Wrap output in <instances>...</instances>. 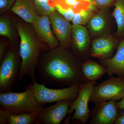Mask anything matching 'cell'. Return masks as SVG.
I'll list each match as a JSON object with an SVG mask.
<instances>
[{"label":"cell","mask_w":124,"mask_h":124,"mask_svg":"<svg viewBox=\"0 0 124 124\" xmlns=\"http://www.w3.org/2000/svg\"><path fill=\"white\" fill-rule=\"evenodd\" d=\"M82 63L69 49L59 45L41 56L36 73L45 85L59 87L81 85L89 81L82 72Z\"/></svg>","instance_id":"1"},{"label":"cell","mask_w":124,"mask_h":124,"mask_svg":"<svg viewBox=\"0 0 124 124\" xmlns=\"http://www.w3.org/2000/svg\"><path fill=\"white\" fill-rule=\"evenodd\" d=\"M18 35L20 38L19 52L22 59V66L18 81L25 76L31 81H36V69L40 58L50 50L48 45L42 43L38 38L32 24L21 18L16 20Z\"/></svg>","instance_id":"2"},{"label":"cell","mask_w":124,"mask_h":124,"mask_svg":"<svg viewBox=\"0 0 124 124\" xmlns=\"http://www.w3.org/2000/svg\"><path fill=\"white\" fill-rule=\"evenodd\" d=\"M0 108L10 114L28 112L39 114L45 108L44 104L37 101L33 92L27 85L23 92L0 93Z\"/></svg>","instance_id":"3"},{"label":"cell","mask_w":124,"mask_h":124,"mask_svg":"<svg viewBox=\"0 0 124 124\" xmlns=\"http://www.w3.org/2000/svg\"><path fill=\"white\" fill-rule=\"evenodd\" d=\"M0 62V93L11 92L17 84L22 68L19 47L10 44Z\"/></svg>","instance_id":"4"},{"label":"cell","mask_w":124,"mask_h":124,"mask_svg":"<svg viewBox=\"0 0 124 124\" xmlns=\"http://www.w3.org/2000/svg\"><path fill=\"white\" fill-rule=\"evenodd\" d=\"M27 85L33 92L37 101L43 104L62 100H75L80 89L79 85H71L62 89H50L45 85L39 84L37 81H31Z\"/></svg>","instance_id":"5"},{"label":"cell","mask_w":124,"mask_h":124,"mask_svg":"<svg viewBox=\"0 0 124 124\" xmlns=\"http://www.w3.org/2000/svg\"><path fill=\"white\" fill-rule=\"evenodd\" d=\"M124 97V79L112 76L94 86L90 102L95 104L110 100L117 101Z\"/></svg>","instance_id":"6"},{"label":"cell","mask_w":124,"mask_h":124,"mask_svg":"<svg viewBox=\"0 0 124 124\" xmlns=\"http://www.w3.org/2000/svg\"><path fill=\"white\" fill-rule=\"evenodd\" d=\"M96 84V81H89L80 85L79 93L77 98L71 104L70 113L64 124H70L71 115L73 110H75V113L72 117V120L76 121L83 124L88 121L91 111L88 108V103L93 88Z\"/></svg>","instance_id":"7"},{"label":"cell","mask_w":124,"mask_h":124,"mask_svg":"<svg viewBox=\"0 0 124 124\" xmlns=\"http://www.w3.org/2000/svg\"><path fill=\"white\" fill-rule=\"evenodd\" d=\"M95 104L90 111L89 124H115L120 110L117 102L110 100Z\"/></svg>","instance_id":"8"},{"label":"cell","mask_w":124,"mask_h":124,"mask_svg":"<svg viewBox=\"0 0 124 124\" xmlns=\"http://www.w3.org/2000/svg\"><path fill=\"white\" fill-rule=\"evenodd\" d=\"M74 100H65L56 102L54 105L45 108L38 115L35 124H60L70 111Z\"/></svg>","instance_id":"9"},{"label":"cell","mask_w":124,"mask_h":124,"mask_svg":"<svg viewBox=\"0 0 124 124\" xmlns=\"http://www.w3.org/2000/svg\"><path fill=\"white\" fill-rule=\"evenodd\" d=\"M52 30L60 45L70 49L71 44L72 25L56 10L53 11L49 16Z\"/></svg>","instance_id":"10"},{"label":"cell","mask_w":124,"mask_h":124,"mask_svg":"<svg viewBox=\"0 0 124 124\" xmlns=\"http://www.w3.org/2000/svg\"><path fill=\"white\" fill-rule=\"evenodd\" d=\"M89 43V35L86 28L83 25H72L71 52L78 60L88 52Z\"/></svg>","instance_id":"11"},{"label":"cell","mask_w":124,"mask_h":124,"mask_svg":"<svg viewBox=\"0 0 124 124\" xmlns=\"http://www.w3.org/2000/svg\"><path fill=\"white\" fill-rule=\"evenodd\" d=\"M32 25L38 38L42 43L48 45L50 49L55 48L60 45L59 41L51 29L49 16H40Z\"/></svg>","instance_id":"12"},{"label":"cell","mask_w":124,"mask_h":124,"mask_svg":"<svg viewBox=\"0 0 124 124\" xmlns=\"http://www.w3.org/2000/svg\"><path fill=\"white\" fill-rule=\"evenodd\" d=\"M118 45L117 41L109 36L97 38L91 43V56L100 59L112 57Z\"/></svg>","instance_id":"13"},{"label":"cell","mask_w":124,"mask_h":124,"mask_svg":"<svg viewBox=\"0 0 124 124\" xmlns=\"http://www.w3.org/2000/svg\"><path fill=\"white\" fill-rule=\"evenodd\" d=\"M99 63L105 68L108 76L115 74L124 79V38L118 44L115 54L109 58L100 59Z\"/></svg>","instance_id":"14"},{"label":"cell","mask_w":124,"mask_h":124,"mask_svg":"<svg viewBox=\"0 0 124 124\" xmlns=\"http://www.w3.org/2000/svg\"><path fill=\"white\" fill-rule=\"evenodd\" d=\"M10 10L27 23L32 24L39 17L33 0H16Z\"/></svg>","instance_id":"15"},{"label":"cell","mask_w":124,"mask_h":124,"mask_svg":"<svg viewBox=\"0 0 124 124\" xmlns=\"http://www.w3.org/2000/svg\"><path fill=\"white\" fill-rule=\"evenodd\" d=\"M107 9L100 10L94 14L87 23V28L92 36L99 35L106 28L108 23Z\"/></svg>","instance_id":"16"},{"label":"cell","mask_w":124,"mask_h":124,"mask_svg":"<svg viewBox=\"0 0 124 124\" xmlns=\"http://www.w3.org/2000/svg\"><path fill=\"white\" fill-rule=\"evenodd\" d=\"M17 32V22H15L13 18L9 16H1L0 17V35L7 37L11 44L18 46L16 40Z\"/></svg>","instance_id":"17"},{"label":"cell","mask_w":124,"mask_h":124,"mask_svg":"<svg viewBox=\"0 0 124 124\" xmlns=\"http://www.w3.org/2000/svg\"><path fill=\"white\" fill-rule=\"evenodd\" d=\"M82 72L85 77L89 81H95L106 73L103 66L93 60L82 63Z\"/></svg>","instance_id":"18"},{"label":"cell","mask_w":124,"mask_h":124,"mask_svg":"<svg viewBox=\"0 0 124 124\" xmlns=\"http://www.w3.org/2000/svg\"><path fill=\"white\" fill-rule=\"evenodd\" d=\"M113 16L117 24L116 34L124 38V0H116Z\"/></svg>","instance_id":"19"},{"label":"cell","mask_w":124,"mask_h":124,"mask_svg":"<svg viewBox=\"0 0 124 124\" xmlns=\"http://www.w3.org/2000/svg\"><path fill=\"white\" fill-rule=\"evenodd\" d=\"M38 115V113L28 112L10 114L7 120V124H35Z\"/></svg>","instance_id":"20"},{"label":"cell","mask_w":124,"mask_h":124,"mask_svg":"<svg viewBox=\"0 0 124 124\" xmlns=\"http://www.w3.org/2000/svg\"><path fill=\"white\" fill-rule=\"evenodd\" d=\"M54 5L58 4L65 8H71L75 11V13L82 9H90L91 3L84 0H55Z\"/></svg>","instance_id":"21"},{"label":"cell","mask_w":124,"mask_h":124,"mask_svg":"<svg viewBox=\"0 0 124 124\" xmlns=\"http://www.w3.org/2000/svg\"><path fill=\"white\" fill-rule=\"evenodd\" d=\"M36 11L39 16H49L55 10L54 6L50 0H33Z\"/></svg>","instance_id":"22"},{"label":"cell","mask_w":124,"mask_h":124,"mask_svg":"<svg viewBox=\"0 0 124 124\" xmlns=\"http://www.w3.org/2000/svg\"><path fill=\"white\" fill-rule=\"evenodd\" d=\"M94 14L90 9H82L75 14L72 22L73 24L85 25L88 23Z\"/></svg>","instance_id":"23"},{"label":"cell","mask_w":124,"mask_h":124,"mask_svg":"<svg viewBox=\"0 0 124 124\" xmlns=\"http://www.w3.org/2000/svg\"><path fill=\"white\" fill-rule=\"evenodd\" d=\"M55 10L69 22L72 21L75 12L71 8H65L58 4L54 5Z\"/></svg>","instance_id":"24"},{"label":"cell","mask_w":124,"mask_h":124,"mask_svg":"<svg viewBox=\"0 0 124 124\" xmlns=\"http://www.w3.org/2000/svg\"><path fill=\"white\" fill-rule=\"evenodd\" d=\"M116 0H92L93 6L96 9L100 10L107 9L112 4H115Z\"/></svg>","instance_id":"25"},{"label":"cell","mask_w":124,"mask_h":124,"mask_svg":"<svg viewBox=\"0 0 124 124\" xmlns=\"http://www.w3.org/2000/svg\"><path fill=\"white\" fill-rule=\"evenodd\" d=\"M16 0H0V13H4L11 9Z\"/></svg>","instance_id":"26"},{"label":"cell","mask_w":124,"mask_h":124,"mask_svg":"<svg viewBox=\"0 0 124 124\" xmlns=\"http://www.w3.org/2000/svg\"><path fill=\"white\" fill-rule=\"evenodd\" d=\"M10 114L7 111L0 109V124H7V120Z\"/></svg>","instance_id":"27"},{"label":"cell","mask_w":124,"mask_h":124,"mask_svg":"<svg viewBox=\"0 0 124 124\" xmlns=\"http://www.w3.org/2000/svg\"><path fill=\"white\" fill-rule=\"evenodd\" d=\"M9 46L7 42L4 41H1L0 42V62L1 61L4 55L7 51Z\"/></svg>","instance_id":"28"},{"label":"cell","mask_w":124,"mask_h":124,"mask_svg":"<svg viewBox=\"0 0 124 124\" xmlns=\"http://www.w3.org/2000/svg\"><path fill=\"white\" fill-rule=\"evenodd\" d=\"M115 124H124V109L119 110Z\"/></svg>","instance_id":"29"},{"label":"cell","mask_w":124,"mask_h":124,"mask_svg":"<svg viewBox=\"0 0 124 124\" xmlns=\"http://www.w3.org/2000/svg\"><path fill=\"white\" fill-rule=\"evenodd\" d=\"M117 104L119 110L124 109V97L120 101L117 102Z\"/></svg>","instance_id":"30"},{"label":"cell","mask_w":124,"mask_h":124,"mask_svg":"<svg viewBox=\"0 0 124 124\" xmlns=\"http://www.w3.org/2000/svg\"><path fill=\"white\" fill-rule=\"evenodd\" d=\"M84 0L87 1H89L91 3V6L90 7V9L91 10H93V11H95V9L93 6V3H92V0Z\"/></svg>","instance_id":"31"},{"label":"cell","mask_w":124,"mask_h":124,"mask_svg":"<svg viewBox=\"0 0 124 124\" xmlns=\"http://www.w3.org/2000/svg\"><path fill=\"white\" fill-rule=\"evenodd\" d=\"M55 0H50V1H51V3H52V4H53L54 5V4H53V2Z\"/></svg>","instance_id":"32"}]
</instances>
